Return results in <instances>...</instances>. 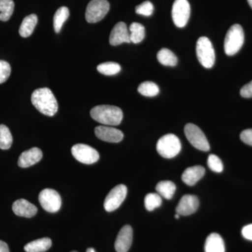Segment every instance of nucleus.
I'll return each instance as SVG.
<instances>
[{"instance_id":"f257e3e1","label":"nucleus","mask_w":252,"mask_h":252,"mask_svg":"<svg viewBox=\"0 0 252 252\" xmlns=\"http://www.w3.org/2000/svg\"><path fill=\"white\" fill-rule=\"evenodd\" d=\"M31 101L39 112L49 117H53L59 109L57 100L52 91L48 88L34 91L32 94Z\"/></svg>"},{"instance_id":"f03ea898","label":"nucleus","mask_w":252,"mask_h":252,"mask_svg":"<svg viewBox=\"0 0 252 252\" xmlns=\"http://www.w3.org/2000/svg\"><path fill=\"white\" fill-rule=\"evenodd\" d=\"M91 116L94 121L104 126H118L123 120V112L119 107L113 105H98L91 111Z\"/></svg>"},{"instance_id":"7ed1b4c3","label":"nucleus","mask_w":252,"mask_h":252,"mask_svg":"<svg viewBox=\"0 0 252 252\" xmlns=\"http://www.w3.org/2000/svg\"><path fill=\"white\" fill-rule=\"evenodd\" d=\"M245 41V34L240 25L232 26L227 32L224 40V51L227 56H234L241 49Z\"/></svg>"},{"instance_id":"20e7f679","label":"nucleus","mask_w":252,"mask_h":252,"mask_svg":"<svg viewBox=\"0 0 252 252\" xmlns=\"http://www.w3.org/2000/svg\"><path fill=\"white\" fill-rule=\"evenodd\" d=\"M182 149L180 139L174 134H167L162 136L158 141L157 150L158 153L165 158H172L177 157Z\"/></svg>"},{"instance_id":"39448f33","label":"nucleus","mask_w":252,"mask_h":252,"mask_svg":"<svg viewBox=\"0 0 252 252\" xmlns=\"http://www.w3.org/2000/svg\"><path fill=\"white\" fill-rule=\"evenodd\" d=\"M196 54L198 61L205 68H212L215 63V53L210 39L206 36L198 39L196 44Z\"/></svg>"},{"instance_id":"423d86ee","label":"nucleus","mask_w":252,"mask_h":252,"mask_svg":"<svg viewBox=\"0 0 252 252\" xmlns=\"http://www.w3.org/2000/svg\"><path fill=\"white\" fill-rule=\"evenodd\" d=\"M185 132L187 140L195 148L203 152H208L210 149V144L201 129L193 124H188L185 127Z\"/></svg>"},{"instance_id":"0eeeda50","label":"nucleus","mask_w":252,"mask_h":252,"mask_svg":"<svg viewBox=\"0 0 252 252\" xmlns=\"http://www.w3.org/2000/svg\"><path fill=\"white\" fill-rule=\"evenodd\" d=\"M110 5L107 0H91L86 11L88 23H95L102 21L108 13Z\"/></svg>"},{"instance_id":"6e6552de","label":"nucleus","mask_w":252,"mask_h":252,"mask_svg":"<svg viewBox=\"0 0 252 252\" xmlns=\"http://www.w3.org/2000/svg\"><path fill=\"white\" fill-rule=\"evenodd\" d=\"M39 201L42 208L51 213L59 212L62 205L61 195L56 190L51 189L41 190L39 195Z\"/></svg>"},{"instance_id":"1a4fd4ad","label":"nucleus","mask_w":252,"mask_h":252,"mask_svg":"<svg viewBox=\"0 0 252 252\" xmlns=\"http://www.w3.org/2000/svg\"><path fill=\"white\" fill-rule=\"evenodd\" d=\"M190 14V6L188 0H175L172 5V17L177 27H185Z\"/></svg>"},{"instance_id":"9d476101","label":"nucleus","mask_w":252,"mask_h":252,"mask_svg":"<svg viewBox=\"0 0 252 252\" xmlns=\"http://www.w3.org/2000/svg\"><path fill=\"white\" fill-rule=\"evenodd\" d=\"M127 189L124 185L116 186L110 190L104 200V210L108 212L114 211L121 206L127 195Z\"/></svg>"},{"instance_id":"9b49d317","label":"nucleus","mask_w":252,"mask_h":252,"mask_svg":"<svg viewBox=\"0 0 252 252\" xmlns=\"http://www.w3.org/2000/svg\"><path fill=\"white\" fill-rule=\"evenodd\" d=\"M72 154L78 161L84 164H94L99 160V155L95 149L84 144L73 146Z\"/></svg>"},{"instance_id":"f8f14e48","label":"nucleus","mask_w":252,"mask_h":252,"mask_svg":"<svg viewBox=\"0 0 252 252\" xmlns=\"http://www.w3.org/2000/svg\"><path fill=\"white\" fill-rule=\"evenodd\" d=\"M96 137L99 140L111 143H118L124 139V133L115 127L107 126H99L94 129Z\"/></svg>"},{"instance_id":"ddd939ff","label":"nucleus","mask_w":252,"mask_h":252,"mask_svg":"<svg viewBox=\"0 0 252 252\" xmlns=\"http://www.w3.org/2000/svg\"><path fill=\"white\" fill-rule=\"evenodd\" d=\"M133 238V231L132 227L129 225H124L119 231L116 239V251L117 252H127L130 250Z\"/></svg>"},{"instance_id":"4468645a","label":"nucleus","mask_w":252,"mask_h":252,"mask_svg":"<svg viewBox=\"0 0 252 252\" xmlns=\"http://www.w3.org/2000/svg\"><path fill=\"white\" fill-rule=\"evenodd\" d=\"M199 207V200L195 195H185L181 199L176 208L180 216H189L196 212Z\"/></svg>"},{"instance_id":"2eb2a0df","label":"nucleus","mask_w":252,"mask_h":252,"mask_svg":"<svg viewBox=\"0 0 252 252\" xmlns=\"http://www.w3.org/2000/svg\"><path fill=\"white\" fill-rule=\"evenodd\" d=\"M109 43L112 46L120 45L123 43H130V34L125 23L119 22L114 26L109 36Z\"/></svg>"},{"instance_id":"dca6fc26","label":"nucleus","mask_w":252,"mask_h":252,"mask_svg":"<svg viewBox=\"0 0 252 252\" xmlns=\"http://www.w3.org/2000/svg\"><path fill=\"white\" fill-rule=\"evenodd\" d=\"M43 154L40 149L34 147L23 152L18 160V166L26 168L40 161Z\"/></svg>"},{"instance_id":"f3484780","label":"nucleus","mask_w":252,"mask_h":252,"mask_svg":"<svg viewBox=\"0 0 252 252\" xmlns=\"http://www.w3.org/2000/svg\"><path fill=\"white\" fill-rule=\"evenodd\" d=\"M13 212L17 216L31 218L37 213V207L25 199L16 200L12 205Z\"/></svg>"},{"instance_id":"a211bd4d","label":"nucleus","mask_w":252,"mask_h":252,"mask_svg":"<svg viewBox=\"0 0 252 252\" xmlns=\"http://www.w3.org/2000/svg\"><path fill=\"white\" fill-rule=\"evenodd\" d=\"M205 173V170L200 165L189 167L186 169L182 176V181L188 186L195 185Z\"/></svg>"},{"instance_id":"6ab92c4d","label":"nucleus","mask_w":252,"mask_h":252,"mask_svg":"<svg viewBox=\"0 0 252 252\" xmlns=\"http://www.w3.org/2000/svg\"><path fill=\"white\" fill-rule=\"evenodd\" d=\"M205 252H225V245L223 239L218 233H211L206 239L205 244Z\"/></svg>"},{"instance_id":"aec40b11","label":"nucleus","mask_w":252,"mask_h":252,"mask_svg":"<svg viewBox=\"0 0 252 252\" xmlns=\"http://www.w3.org/2000/svg\"><path fill=\"white\" fill-rule=\"evenodd\" d=\"M52 245V242L49 238L38 239L32 241L24 247L26 252H44L49 250Z\"/></svg>"},{"instance_id":"412c9836","label":"nucleus","mask_w":252,"mask_h":252,"mask_svg":"<svg viewBox=\"0 0 252 252\" xmlns=\"http://www.w3.org/2000/svg\"><path fill=\"white\" fill-rule=\"evenodd\" d=\"M38 18L35 14H31L26 16L23 19L19 29L20 35L22 37H28L32 34L36 24H37Z\"/></svg>"},{"instance_id":"4be33fe9","label":"nucleus","mask_w":252,"mask_h":252,"mask_svg":"<svg viewBox=\"0 0 252 252\" xmlns=\"http://www.w3.org/2000/svg\"><path fill=\"white\" fill-rule=\"evenodd\" d=\"M157 193L167 200H170L175 193L176 186L171 181H162L156 187Z\"/></svg>"},{"instance_id":"5701e85b","label":"nucleus","mask_w":252,"mask_h":252,"mask_svg":"<svg viewBox=\"0 0 252 252\" xmlns=\"http://www.w3.org/2000/svg\"><path fill=\"white\" fill-rule=\"evenodd\" d=\"M157 59L160 64L170 67H175L178 62L177 56L168 49H160L158 53Z\"/></svg>"},{"instance_id":"b1692460","label":"nucleus","mask_w":252,"mask_h":252,"mask_svg":"<svg viewBox=\"0 0 252 252\" xmlns=\"http://www.w3.org/2000/svg\"><path fill=\"white\" fill-rule=\"evenodd\" d=\"M69 16V11L66 6L59 8L54 15V26L55 32L59 33L64 23L68 19Z\"/></svg>"},{"instance_id":"393cba45","label":"nucleus","mask_w":252,"mask_h":252,"mask_svg":"<svg viewBox=\"0 0 252 252\" xmlns=\"http://www.w3.org/2000/svg\"><path fill=\"white\" fill-rule=\"evenodd\" d=\"M130 42L138 44L145 37V28L142 24L133 23L130 26Z\"/></svg>"},{"instance_id":"a878e982","label":"nucleus","mask_w":252,"mask_h":252,"mask_svg":"<svg viewBox=\"0 0 252 252\" xmlns=\"http://www.w3.org/2000/svg\"><path fill=\"white\" fill-rule=\"evenodd\" d=\"M13 0H0V21H9L14 10Z\"/></svg>"},{"instance_id":"bb28decb","label":"nucleus","mask_w":252,"mask_h":252,"mask_svg":"<svg viewBox=\"0 0 252 252\" xmlns=\"http://www.w3.org/2000/svg\"><path fill=\"white\" fill-rule=\"evenodd\" d=\"M13 143V137L7 126L0 125V149L7 150L11 148Z\"/></svg>"},{"instance_id":"cd10ccee","label":"nucleus","mask_w":252,"mask_h":252,"mask_svg":"<svg viewBox=\"0 0 252 252\" xmlns=\"http://www.w3.org/2000/svg\"><path fill=\"white\" fill-rule=\"evenodd\" d=\"M138 92L146 97H154L159 94V88L157 84L152 81H145L139 86Z\"/></svg>"},{"instance_id":"c85d7f7f","label":"nucleus","mask_w":252,"mask_h":252,"mask_svg":"<svg viewBox=\"0 0 252 252\" xmlns=\"http://www.w3.org/2000/svg\"><path fill=\"white\" fill-rule=\"evenodd\" d=\"M97 71L104 75H115L120 72L122 67L120 64L117 63L107 62L99 64L97 67Z\"/></svg>"},{"instance_id":"c756f323","label":"nucleus","mask_w":252,"mask_h":252,"mask_svg":"<svg viewBox=\"0 0 252 252\" xmlns=\"http://www.w3.org/2000/svg\"><path fill=\"white\" fill-rule=\"evenodd\" d=\"M162 205V198L159 194L149 193L144 198V205L149 212L153 211Z\"/></svg>"},{"instance_id":"7c9ffc66","label":"nucleus","mask_w":252,"mask_h":252,"mask_svg":"<svg viewBox=\"0 0 252 252\" xmlns=\"http://www.w3.org/2000/svg\"><path fill=\"white\" fill-rule=\"evenodd\" d=\"M207 165H208L210 170L217 172V173H220V172L223 171V162H222L220 158L215 155V154H210L209 156L208 159H207Z\"/></svg>"},{"instance_id":"2f4dec72","label":"nucleus","mask_w":252,"mask_h":252,"mask_svg":"<svg viewBox=\"0 0 252 252\" xmlns=\"http://www.w3.org/2000/svg\"><path fill=\"white\" fill-rule=\"evenodd\" d=\"M135 12L137 14L142 15L144 16H152L154 12V5L151 1H144L142 4L136 6Z\"/></svg>"},{"instance_id":"473e14b6","label":"nucleus","mask_w":252,"mask_h":252,"mask_svg":"<svg viewBox=\"0 0 252 252\" xmlns=\"http://www.w3.org/2000/svg\"><path fill=\"white\" fill-rule=\"evenodd\" d=\"M11 66L7 62L0 61V84H3L8 79L11 74Z\"/></svg>"},{"instance_id":"72a5a7b5","label":"nucleus","mask_w":252,"mask_h":252,"mask_svg":"<svg viewBox=\"0 0 252 252\" xmlns=\"http://www.w3.org/2000/svg\"><path fill=\"white\" fill-rule=\"evenodd\" d=\"M240 139L244 143L252 146V129H247L240 134Z\"/></svg>"},{"instance_id":"f704fd0d","label":"nucleus","mask_w":252,"mask_h":252,"mask_svg":"<svg viewBox=\"0 0 252 252\" xmlns=\"http://www.w3.org/2000/svg\"><path fill=\"white\" fill-rule=\"evenodd\" d=\"M240 94L245 98L252 97V81L243 86L240 90Z\"/></svg>"},{"instance_id":"c9c22d12","label":"nucleus","mask_w":252,"mask_h":252,"mask_svg":"<svg viewBox=\"0 0 252 252\" xmlns=\"http://www.w3.org/2000/svg\"><path fill=\"white\" fill-rule=\"evenodd\" d=\"M242 235L245 239L252 241V223L245 225L242 230Z\"/></svg>"},{"instance_id":"e433bc0d","label":"nucleus","mask_w":252,"mask_h":252,"mask_svg":"<svg viewBox=\"0 0 252 252\" xmlns=\"http://www.w3.org/2000/svg\"><path fill=\"white\" fill-rule=\"evenodd\" d=\"M0 252H9L7 244L1 240H0Z\"/></svg>"},{"instance_id":"4c0bfd02","label":"nucleus","mask_w":252,"mask_h":252,"mask_svg":"<svg viewBox=\"0 0 252 252\" xmlns=\"http://www.w3.org/2000/svg\"><path fill=\"white\" fill-rule=\"evenodd\" d=\"M86 252H96L94 251V248H89L87 249V250H86Z\"/></svg>"},{"instance_id":"58836bf2","label":"nucleus","mask_w":252,"mask_h":252,"mask_svg":"<svg viewBox=\"0 0 252 252\" xmlns=\"http://www.w3.org/2000/svg\"><path fill=\"white\" fill-rule=\"evenodd\" d=\"M249 4H250V6H251V8L252 9V0H248Z\"/></svg>"},{"instance_id":"ea45409f","label":"nucleus","mask_w":252,"mask_h":252,"mask_svg":"<svg viewBox=\"0 0 252 252\" xmlns=\"http://www.w3.org/2000/svg\"><path fill=\"white\" fill-rule=\"evenodd\" d=\"M180 215H178V214H177V215H175V218L176 219H179L180 218Z\"/></svg>"},{"instance_id":"a19ab883","label":"nucleus","mask_w":252,"mask_h":252,"mask_svg":"<svg viewBox=\"0 0 252 252\" xmlns=\"http://www.w3.org/2000/svg\"><path fill=\"white\" fill-rule=\"evenodd\" d=\"M78 252L77 251H72V252Z\"/></svg>"}]
</instances>
